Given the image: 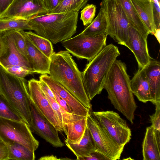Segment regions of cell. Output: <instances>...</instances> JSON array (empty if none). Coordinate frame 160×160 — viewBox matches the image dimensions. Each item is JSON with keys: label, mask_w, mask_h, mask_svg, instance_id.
<instances>
[{"label": "cell", "mask_w": 160, "mask_h": 160, "mask_svg": "<svg viewBox=\"0 0 160 160\" xmlns=\"http://www.w3.org/2000/svg\"><path fill=\"white\" fill-rule=\"evenodd\" d=\"M109 135L119 146H124L131 139V131L126 122L113 111L91 112Z\"/></svg>", "instance_id": "obj_10"}, {"label": "cell", "mask_w": 160, "mask_h": 160, "mask_svg": "<svg viewBox=\"0 0 160 160\" xmlns=\"http://www.w3.org/2000/svg\"><path fill=\"white\" fill-rule=\"evenodd\" d=\"M142 148L143 160H160V131L147 127Z\"/></svg>", "instance_id": "obj_17"}, {"label": "cell", "mask_w": 160, "mask_h": 160, "mask_svg": "<svg viewBox=\"0 0 160 160\" xmlns=\"http://www.w3.org/2000/svg\"><path fill=\"white\" fill-rule=\"evenodd\" d=\"M28 87L30 99L36 108L58 131H63L56 114L40 87L38 80L31 79L28 81Z\"/></svg>", "instance_id": "obj_13"}, {"label": "cell", "mask_w": 160, "mask_h": 160, "mask_svg": "<svg viewBox=\"0 0 160 160\" xmlns=\"http://www.w3.org/2000/svg\"><path fill=\"white\" fill-rule=\"evenodd\" d=\"M155 111L154 114L150 115L151 126L156 129L160 131V103L155 105Z\"/></svg>", "instance_id": "obj_34"}, {"label": "cell", "mask_w": 160, "mask_h": 160, "mask_svg": "<svg viewBox=\"0 0 160 160\" xmlns=\"http://www.w3.org/2000/svg\"><path fill=\"white\" fill-rule=\"evenodd\" d=\"M0 34L3 42L4 47L0 56V65L4 68L12 65H21L27 68L34 73L32 64L16 48L9 32H6Z\"/></svg>", "instance_id": "obj_14"}, {"label": "cell", "mask_w": 160, "mask_h": 160, "mask_svg": "<svg viewBox=\"0 0 160 160\" xmlns=\"http://www.w3.org/2000/svg\"><path fill=\"white\" fill-rule=\"evenodd\" d=\"M0 118L25 122L20 116L0 93Z\"/></svg>", "instance_id": "obj_30"}, {"label": "cell", "mask_w": 160, "mask_h": 160, "mask_svg": "<svg viewBox=\"0 0 160 160\" xmlns=\"http://www.w3.org/2000/svg\"><path fill=\"white\" fill-rule=\"evenodd\" d=\"M129 158L130 159H132V160L133 159L131 158L130 157H129ZM128 159H129V158H127V159H128Z\"/></svg>", "instance_id": "obj_45"}, {"label": "cell", "mask_w": 160, "mask_h": 160, "mask_svg": "<svg viewBox=\"0 0 160 160\" xmlns=\"http://www.w3.org/2000/svg\"><path fill=\"white\" fill-rule=\"evenodd\" d=\"M88 0H62L57 7L50 13H62L78 11L82 9Z\"/></svg>", "instance_id": "obj_29"}, {"label": "cell", "mask_w": 160, "mask_h": 160, "mask_svg": "<svg viewBox=\"0 0 160 160\" xmlns=\"http://www.w3.org/2000/svg\"><path fill=\"white\" fill-rule=\"evenodd\" d=\"M96 6L93 4H87L81 11L80 18L84 26H88L93 20L95 16Z\"/></svg>", "instance_id": "obj_32"}, {"label": "cell", "mask_w": 160, "mask_h": 160, "mask_svg": "<svg viewBox=\"0 0 160 160\" xmlns=\"http://www.w3.org/2000/svg\"><path fill=\"white\" fill-rule=\"evenodd\" d=\"M0 139L6 145L17 143L34 152L39 145L25 122L1 118Z\"/></svg>", "instance_id": "obj_8"}, {"label": "cell", "mask_w": 160, "mask_h": 160, "mask_svg": "<svg viewBox=\"0 0 160 160\" xmlns=\"http://www.w3.org/2000/svg\"><path fill=\"white\" fill-rule=\"evenodd\" d=\"M26 42L28 59L32 64L34 73L48 74L51 59L40 51L32 42L23 31Z\"/></svg>", "instance_id": "obj_18"}, {"label": "cell", "mask_w": 160, "mask_h": 160, "mask_svg": "<svg viewBox=\"0 0 160 160\" xmlns=\"http://www.w3.org/2000/svg\"><path fill=\"white\" fill-rule=\"evenodd\" d=\"M152 3L153 18L156 30L160 29V3Z\"/></svg>", "instance_id": "obj_35"}, {"label": "cell", "mask_w": 160, "mask_h": 160, "mask_svg": "<svg viewBox=\"0 0 160 160\" xmlns=\"http://www.w3.org/2000/svg\"><path fill=\"white\" fill-rule=\"evenodd\" d=\"M79 12L48 13L28 20L32 30L56 44L72 38L76 32Z\"/></svg>", "instance_id": "obj_3"}, {"label": "cell", "mask_w": 160, "mask_h": 160, "mask_svg": "<svg viewBox=\"0 0 160 160\" xmlns=\"http://www.w3.org/2000/svg\"><path fill=\"white\" fill-rule=\"evenodd\" d=\"M122 7L130 25L139 32L143 37L147 38L150 32L131 0H116Z\"/></svg>", "instance_id": "obj_23"}, {"label": "cell", "mask_w": 160, "mask_h": 160, "mask_svg": "<svg viewBox=\"0 0 160 160\" xmlns=\"http://www.w3.org/2000/svg\"><path fill=\"white\" fill-rule=\"evenodd\" d=\"M87 127V117L65 124L63 131L67 135L65 141L71 143H78L82 138Z\"/></svg>", "instance_id": "obj_24"}, {"label": "cell", "mask_w": 160, "mask_h": 160, "mask_svg": "<svg viewBox=\"0 0 160 160\" xmlns=\"http://www.w3.org/2000/svg\"><path fill=\"white\" fill-rule=\"evenodd\" d=\"M32 30L28 20L10 18H0V34L12 30Z\"/></svg>", "instance_id": "obj_27"}, {"label": "cell", "mask_w": 160, "mask_h": 160, "mask_svg": "<svg viewBox=\"0 0 160 160\" xmlns=\"http://www.w3.org/2000/svg\"><path fill=\"white\" fill-rule=\"evenodd\" d=\"M154 3H160V0H149Z\"/></svg>", "instance_id": "obj_44"}, {"label": "cell", "mask_w": 160, "mask_h": 160, "mask_svg": "<svg viewBox=\"0 0 160 160\" xmlns=\"http://www.w3.org/2000/svg\"><path fill=\"white\" fill-rule=\"evenodd\" d=\"M48 74L91 110V104L84 87L82 72L68 51L54 52L51 58Z\"/></svg>", "instance_id": "obj_2"}, {"label": "cell", "mask_w": 160, "mask_h": 160, "mask_svg": "<svg viewBox=\"0 0 160 160\" xmlns=\"http://www.w3.org/2000/svg\"><path fill=\"white\" fill-rule=\"evenodd\" d=\"M160 29H157L156 30L155 32L154 35L157 40L158 41L159 43H160Z\"/></svg>", "instance_id": "obj_43"}, {"label": "cell", "mask_w": 160, "mask_h": 160, "mask_svg": "<svg viewBox=\"0 0 160 160\" xmlns=\"http://www.w3.org/2000/svg\"><path fill=\"white\" fill-rule=\"evenodd\" d=\"M0 160H8L7 145L0 139Z\"/></svg>", "instance_id": "obj_38"}, {"label": "cell", "mask_w": 160, "mask_h": 160, "mask_svg": "<svg viewBox=\"0 0 160 160\" xmlns=\"http://www.w3.org/2000/svg\"><path fill=\"white\" fill-rule=\"evenodd\" d=\"M107 28L108 22L105 14L103 9L101 7L96 17L80 33L87 36L107 34Z\"/></svg>", "instance_id": "obj_25"}, {"label": "cell", "mask_w": 160, "mask_h": 160, "mask_svg": "<svg viewBox=\"0 0 160 160\" xmlns=\"http://www.w3.org/2000/svg\"><path fill=\"white\" fill-rule=\"evenodd\" d=\"M78 160H109L101 153L95 151L91 153L89 156L79 158Z\"/></svg>", "instance_id": "obj_37"}, {"label": "cell", "mask_w": 160, "mask_h": 160, "mask_svg": "<svg viewBox=\"0 0 160 160\" xmlns=\"http://www.w3.org/2000/svg\"><path fill=\"white\" fill-rule=\"evenodd\" d=\"M23 31L12 30L9 32L18 51L28 60L27 47Z\"/></svg>", "instance_id": "obj_31"}, {"label": "cell", "mask_w": 160, "mask_h": 160, "mask_svg": "<svg viewBox=\"0 0 160 160\" xmlns=\"http://www.w3.org/2000/svg\"><path fill=\"white\" fill-rule=\"evenodd\" d=\"M131 91L138 100L143 103L151 101L150 88L145 74L143 68H139L130 79Z\"/></svg>", "instance_id": "obj_20"}, {"label": "cell", "mask_w": 160, "mask_h": 160, "mask_svg": "<svg viewBox=\"0 0 160 160\" xmlns=\"http://www.w3.org/2000/svg\"><path fill=\"white\" fill-rule=\"evenodd\" d=\"M87 126L94 141L96 151L109 160L120 159L124 146L119 145L115 141L91 112L87 116Z\"/></svg>", "instance_id": "obj_9"}, {"label": "cell", "mask_w": 160, "mask_h": 160, "mask_svg": "<svg viewBox=\"0 0 160 160\" xmlns=\"http://www.w3.org/2000/svg\"><path fill=\"white\" fill-rule=\"evenodd\" d=\"M4 45L3 40L0 34V56L1 55L4 48Z\"/></svg>", "instance_id": "obj_42"}, {"label": "cell", "mask_w": 160, "mask_h": 160, "mask_svg": "<svg viewBox=\"0 0 160 160\" xmlns=\"http://www.w3.org/2000/svg\"><path fill=\"white\" fill-rule=\"evenodd\" d=\"M52 91L54 94L56 100L60 107L62 108L67 112L69 113L73 114L72 110L68 105L66 102L55 92L53 90H52Z\"/></svg>", "instance_id": "obj_36"}, {"label": "cell", "mask_w": 160, "mask_h": 160, "mask_svg": "<svg viewBox=\"0 0 160 160\" xmlns=\"http://www.w3.org/2000/svg\"><path fill=\"white\" fill-rule=\"evenodd\" d=\"M143 68L150 88L151 102L155 105L160 102V62L157 60H151Z\"/></svg>", "instance_id": "obj_19"}, {"label": "cell", "mask_w": 160, "mask_h": 160, "mask_svg": "<svg viewBox=\"0 0 160 160\" xmlns=\"http://www.w3.org/2000/svg\"><path fill=\"white\" fill-rule=\"evenodd\" d=\"M13 0H0V16L7 10Z\"/></svg>", "instance_id": "obj_40"}, {"label": "cell", "mask_w": 160, "mask_h": 160, "mask_svg": "<svg viewBox=\"0 0 160 160\" xmlns=\"http://www.w3.org/2000/svg\"><path fill=\"white\" fill-rule=\"evenodd\" d=\"M133 53L139 68H142L150 61L147 46V38L130 25L128 38L125 46Z\"/></svg>", "instance_id": "obj_15"}, {"label": "cell", "mask_w": 160, "mask_h": 160, "mask_svg": "<svg viewBox=\"0 0 160 160\" xmlns=\"http://www.w3.org/2000/svg\"><path fill=\"white\" fill-rule=\"evenodd\" d=\"M0 93L29 126L31 100L24 78L10 73L0 65Z\"/></svg>", "instance_id": "obj_5"}, {"label": "cell", "mask_w": 160, "mask_h": 160, "mask_svg": "<svg viewBox=\"0 0 160 160\" xmlns=\"http://www.w3.org/2000/svg\"><path fill=\"white\" fill-rule=\"evenodd\" d=\"M30 109L31 121L29 127L31 132L40 136L53 147L63 146L64 144L59 138L57 129L42 115L31 100Z\"/></svg>", "instance_id": "obj_11"}, {"label": "cell", "mask_w": 160, "mask_h": 160, "mask_svg": "<svg viewBox=\"0 0 160 160\" xmlns=\"http://www.w3.org/2000/svg\"><path fill=\"white\" fill-rule=\"evenodd\" d=\"M61 159L58 158L56 156L53 155H48L43 156L40 158L38 160H60Z\"/></svg>", "instance_id": "obj_41"}, {"label": "cell", "mask_w": 160, "mask_h": 160, "mask_svg": "<svg viewBox=\"0 0 160 160\" xmlns=\"http://www.w3.org/2000/svg\"><path fill=\"white\" fill-rule=\"evenodd\" d=\"M4 68L10 73L22 78H24L27 75L33 73L28 69L21 65L10 66Z\"/></svg>", "instance_id": "obj_33"}, {"label": "cell", "mask_w": 160, "mask_h": 160, "mask_svg": "<svg viewBox=\"0 0 160 160\" xmlns=\"http://www.w3.org/2000/svg\"><path fill=\"white\" fill-rule=\"evenodd\" d=\"M49 13L43 0H13L0 18H14L28 20Z\"/></svg>", "instance_id": "obj_12"}, {"label": "cell", "mask_w": 160, "mask_h": 160, "mask_svg": "<svg viewBox=\"0 0 160 160\" xmlns=\"http://www.w3.org/2000/svg\"><path fill=\"white\" fill-rule=\"evenodd\" d=\"M150 34L156 30L153 11V2L149 0H131Z\"/></svg>", "instance_id": "obj_21"}, {"label": "cell", "mask_w": 160, "mask_h": 160, "mask_svg": "<svg viewBox=\"0 0 160 160\" xmlns=\"http://www.w3.org/2000/svg\"><path fill=\"white\" fill-rule=\"evenodd\" d=\"M39 79L44 82L52 90L55 92L67 102L73 113L77 115L87 117L90 110L84 106L68 90L48 74H41Z\"/></svg>", "instance_id": "obj_16"}, {"label": "cell", "mask_w": 160, "mask_h": 160, "mask_svg": "<svg viewBox=\"0 0 160 160\" xmlns=\"http://www.w3.org/2000/svg\"><path fill=\"white\" fill-rule=\"evenodd\" d=\"M62 0H60V2L61 1H62Z\"/></svg>", "instance_id": "obj_46"}, {"label": "cell", "mask_w": 160, "mask_h": 160, "mask_svg": "<svg viewBox=\"0 0 160 160\" xmlns=\"http://www.w3.org/2000/svg\"><path fill=\"white\" fill-rule=\"evenodd\" d=\"M107 36L106 34L87 36L80 33L61 43L66 50L73 56L89 61L107 45Z\"/></svg>", "instance_id": "obj_7"}, {"label": "cell", "mask_w": 160, "mask_h": 160, "mask_svg": "<svg viewBox=\"0 0 160 160\" xmlns=\"http://www.w3.org/2000/svg\"><path fill=\"white\" fill-rule=\"evenodd\" d=\"M49 13H51L60 3V0H43Z\"/></svg>", "instance_id": "obj_39"}, {"label": "cell", "mask_w": 160, "mask_h": 160, "mask_svg": "<svg viewBox=\"0 0 160 160\" xmlns=\"http://www.w3.org/2000/svg\"><path fill=\"white\" fill-rule=\"evenodd\" d=\"M65 142L66 146L76 156L77 160L89 156L96 150L94 141L87 126L83 136L78 143H71L65 141Z\"/></svg>", "instance_id": "obj_22"}, {"label": "cell", "mask_w": 160, "mask_h": 160, "mask_svg": "<svg viewBox=\"0 0 160 160\" xmlns=\"http://www.w3.org/2000/svg\"><path fill=\"white\" fill-rule=\"evenodd\" d=\"M120 55L118 48L111 43L105 46L86 65L82 76L84 87L90 101L101 93L110 69Z\"/></svg>", "instance_id": "obj_4"}, {"label": "cell", "mask_w": 160, "mask_h": 160, "mask_svg": "<svg viewBox=\"0 0 160 160\" xmlns=\"http://www.w3.org/2000/svg\"><path fill=\"white\" fill-rule=\"evenodd\" d=\"M33 44L48 58H51L54 52L52 45L49 40L32 31L25 32Z\"/></svg>", "instance_id": "obj_28"}, {"label": "cell", "mask_w": 160, "mask_h": 160, "mask_svg": "<svg viewBox=\"0 0 160 160\" xmlns=\"http://www.w3.org/2000/svg\"><path fill=\"white\" fill-rule=\"evenodd\" d=\"M130 81L125 64L116 59L107 76L103 89L106 90L114 108L132 124L137 106L131 90Z\"/></svg>", "instance_id": "obj_1"}, {"label": "cell", "mask_w": 160, "mask_h": 160, "mask_svg": "<svg viewBox=\"0 0 160 160\" xmlns=\"http://www.w3.org/2000/svg\"><path fill=\"white\" fill-rule=\"evenodd\" d=\"M7 145L8 160H34L35 159L34 152L21 144L13 142Z\"/></svg>", "instance_id": "obj_26"}, {"label": "cell", "mask_w": 160, "mask_h": 160, "mask_svg": "<svg viewBox=\"0 0 160 160\" xmlns=\"http://www.w3.org/2000/svg\"><path fill=\"white\" fill-rule=\"evenodd\" d=\"M100 6L108 22L107 35L118 44L125 46L130 24L121 5L116 0H103Z\"/></svg>", "instance_id": "obj_6"}]
</instances>
